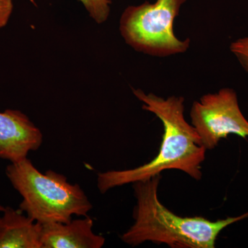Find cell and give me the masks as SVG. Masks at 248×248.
Listing matches in <instances>:
<instances>
[{
	"label": "cell",
	"instance_id": "obj_11",
	"mask_svg": "<svg viewBox=\"0 0 248 248\" xmlns=\"http://www.w3.org/2000/svg\"><path fill=\"white\" fill-rule=\"evenodd\" d=\"M14 10L13 0H0V29L9 22Z\"/></svg>",
	"mask_w": 248,
	"mask_h": 248
},
{
	"label": "cell",
	"instance_id": "obj_3",
	"mask_svg": "<svg viewBox=\"0 0 248 248\" xmlns=\"http://www.w3.org/2000/svg\"><path fill=\"white\" fill-rule=\"evenodd\" d=\"M6 175L22 197L19 210L42 225L68 223L73 216H87L92 204L78 184L53 170L41 172L26 158L11 163Z\"/></svg>",
	"mask_w": 248,
	"mask_h": 248
},
{
	"label": "cell",
	"instance_id": "obj_9",
	"mask_svg": "<svg viewBox=\"0 0 248 248\" xmlns=\"http://www.w3.org/2000/svg\"><path fill=\"white\" fill-rule=\"evenodd\" d=\"M97 24L105 22L110 16V0H78Z\"/></svg>",
	"mask_w": 248,
	"mask_h": 248
},
{
	"label": "cell",
	"instance_id": "obj_12",
	"mask_svg": "<svg viewBox=\"0 0 248 248\" xmlns=\"http://www.w3.org/2000/svg\"><path fill=\"white\" fill-rule=\"evenodd\" d=\"M4 207H3L2 205H0V212L4 211Z\"/></svg>",
	"mask_w": 248,
	"mask_h": 248
},
{
	"label": "cell",
	"instance_id": "obj_4",
	"mask_svg": "<svg viewBox=\"0 0 248 248\" xmlns=\"http://www.w3.org/2000/svg\"><path fill=\"white\" fill-rule=\"evenodd\" d=\"M186 0H156L124 10L120 19L121 35L127 44L141 53L168 57L185 53L190 40H180L173 31L174 19Z\"/></svg>",
	"mask_w": 248,
	"mask_h": 248
},
{
	"label": "cell",
	"instance_id": "obj_10",
	"mask_svg": "<svg viewBox=\"0 0 248 248\" xmlns=\"http://www.w3.org/2000/svg\"><path fill=\"white\" fill-rule=\"evenodd\" d=\"M231 51L248 73V37L233 42L231 45Z\"/></svg>",
	"mask_w": 248,
	"mask_h": 248
},
{
	"label": "cell",
	"instance_id": "obj_8",
	"mask_svg": "<svg viewBox=\"0 0 248 248\" xmlns=\"http://www.w3.org/2000/svg\"><path fill=\"white\" fill-rule=\"evenodd\" d=\"M0 217V248H42V224L22 211L4 208Z\"/></svg>",
	"mask_w": 248,
	"mask_h": 248
},
{
	"label": "cell",
	"instance_id": "obj_7",
	"mask_svg": "<svg viewBox=\"0 0 248 248\" xmlns=\"http://www.w3.org/2000/svg\"><path fill=\"white\" fill-rule=\"evenodd\" d=\"M91 217L72 219L68 223L42 225V248H101L105 239L93 231Z\"/></svg>",
	"mask_w": 248,
	"mask_h": 248
},
{
	"label": "cell",
	"instance_id": "obj_1",
	"mask_svg": "<svg viewBox=\"0 0 248 248\" xmlns=\"http://www.w3.org/2000/svg\"><path fill=\"white\" fill-rule=\"evenodd\" d=\"M133 91L143 103L142 108L153 112L162 122L164 133L161 148L154 159L140 167L99 173V192L104 194L114 187L148 180L166 170H179L200 180L206 149L195 128L185 120L184 98L172 96L164 99L140 89Z\"/></svg>",
	"mask_w": 248,
	"mask_h": 248
},
{
	"label": "cell",
	"instance_id": "obj_5",
	"mask_svg": "<svg viewBox=\"0 0 248 248\" xmlns=\"http://www.w3.org/2000/svg\"><path fill=\"white\" fill-rule=\"evenodd\" d=\"M192 125L206 150H212L221 139L236 135L248 137V121L243 115L237 94L233 89H223L195 102L190 110Z\"/></svg>",
	"mask_w": 248,
	"mask_h": 248
},
{
	"label": "cell",
	"instance_id": "obj_2",
	"mask_svg": "<svg viewBox=\"0 0 248 248\" xmlns=\"http://www.w3.org/2000/svg\"><path fill=\"white\" fill-rule=\"evenodd\" d=\"M160 179L161 175L157 174L133 184L137 199L135 223L121 237L125 244L137 246L151 241L172 248H214L223 230L248 218V212L216 221L202 217L178 216L158 198Z\"/></svg>",
	"mask_w": 248,
	"mask_h": 248
},
{
	"label": "cell",
	"instance_id": "obj_6",
	"mask_svg": "<svg viewBox=\"0 0 248 248\" xmlns=\"http://www.w3.org/2000/svg\"><path fill=\"white\" fill-rule=\"evenodd\" d=\"M42 142V132L25 114L16 110L0 112V158L11 163L22 161Z\"/></svg>",
	"mask_w": 248,
	"mask_h": 248
}]
</instances>
